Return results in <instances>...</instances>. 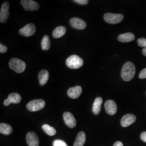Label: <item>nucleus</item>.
<instances>
[{
    "mask_svg": "<svg viewBox=\"0 0 146 146\" xmlns=\"http://www.w3.org/2000/svg\"><path fill=\"white\" fill-rule=\"evenodd\" d=\"M66 125L70 128H74L76 125V121L74 116L70 112H65L63 115Z\"/></svg>",
    "mask_w": 146,
    "mask_h": 146,
    "instance_id": "1a4fd4ad",
    "label": "nucleus"
},
{
    "mask_svg": "<svg viewBox=\"0 0 146 146\" xmlns=\"http://www.w3.org/2000/svg\"><path fill=\"white\" fill-rule=\"evenodd\" d=\"M86 139V134L84 131H80L76 136L73 146H84Z\"/></svg>",
    "mask_w": 146,
    "mask_h": 146,
    "instance_id": "a211bd4d",
    "label": "nucleus"
},
{
    "mask_svg": "<svg viewBox=\"0 0 146 146\" xmlns=\"http://www.w3.org/2000/svg\"><path fill=\"white\" fill-rule=\"evenodd\" d=\"M142 54L146 56V48H144L143 49H142Z\"/></svg>",
    "mask_w": 146,
    "mask_h": 146,
    "instance_id": "7c9ffc66",
    "label": "nucleus"
},
{
    "mask_svg": "<svg viewBox=\"0 0 146 146\" xmlns=\"http://www.w3.org/2000/svg\"><path fill=\"white\" fill-rule=\"evenodd\" d=\"M53 146H68L67 144L62 140H55L52 143Z\"/></svg>",
    "mask_w": 146,
    "mask_h": 146,
    "instance_id": "b1692460",
    "label": "nucleus"
},
{
    "mask_svg": "<svg viewBox=\"0 0 146 146\" xmlns=\"http://www.w3.org/2000/svg\"><path fill=\"white\" fill-rule=\"evenodd\" d=\"M135 39V35L131 33H126L120 34L118 36V40L121 42H130Z\"/></svg>",
    "mask_w": 146,
    "mask_h": 146,
    "instance_id": "dca6fc26",
    "label": "nucleus"
},
{
    "mask_svg": "<svg viewBox=\"0 0 146 146\" xmlns=\"http://www.w3.org/2000/svg\"><path fill=\"white\" fill-rule=\"evenodd\" d=\"M103 102V100L98 97L96 98L94 101V104L93 105V112L95 115H98L99 114L100 111L101 109V105Z\"/></svg>",
    "mask_w": 146,
    "mask_h": 146,
    "instance_id": "6ab92c4d",
    "label": "nucleus"
},
{
    "mask_svg": "<svg viewBox=\"0 0 146 146\" xmlns=\"http://www.w3.org/2000/svg\"><path fill=\"white\" fill-rule=\"evenodd\" d=\"M42 129L49 136L55 135L56 133L55 129L47 124H44L42 126Z\"/></svg>",
    "mask_w": 146,
    "mask_h": 146,
    "instance_id": "4be33fe9",
    "label": "nucleus"
},
{
    "mask_svg": "<svg viewBox=\"0 0 146 146\" xmlns=\"http://www.w3.org/2000/svg\"><path fill=\"white\" fill-rule=\"evenodd\" d=\"M45 105L46 102L43 100H34L27 104V108L30 111H36L42 110Z\"/></svg>",
    "mask_w": 146,
    "mask_h": 146,
    "instance_id": "20e7f679",
    "label": "nucleus"
},
{
    "mask_svg": "<svg viewBox=\"0 0 146 146\" xmlns=\"http://www.w3.org/2000/svg\"><path fill=\"white\" fill-rule=\"evenodd\" d=\"M21 101V95L17 93H11L8 97L7 99L4 101V105L5 106H8L11 103L19 104Z\"/></svg>",
    "mask_w": 146,
    "mask_h": 146,
    "instance_id": "4468645a",
    "label": "nucleus"
},
{
    "mask_svg": "<svg viewBox=\"0 0 146 146\" xmlns=\"http://www.w3.org/2000/svg\"><path fill=\"white\" fill-rule=\"evenodd\" d=\"M74 2L82 5H86L88 3V0H74Z\"/></svg>",
    "mask_w": 146,
    "mask_h": 146,
    "instance_id": "a878e982",
    "label": "nucleus"
},
{
    "mask_svg": "<svg viewBox=\"0 0 146 146\" xmlns=\"http://www.w3.org/2000/svg\"><path fill=\"white\" fill-rule=\"evenodd\" d=\"M9 4L8 2H4L1 8L0 11V21L2 23H5L9 16Z\"/></svg>",
    "mask_w": 146,
    "mask_h": 146,
    "instance_id": "0eeeda50",
    "label": "nucleus"
},
{
    "mask_svg": "<svg viewBox=\"0 0 146 146\" xmlns=\"http://www.w3.org/2000/svg\"><path fill=\"white\" fill-rule=\"evenodd\" d=\"M21 4L27 11H36L39 8L38 4L33 0H22Z\"/></svg>",
    "mask_w": 146,
    "mask_h": 146,
    "instance_id": "6e6552de",
    "label": "nucleus"
},
{
    "mask_svg": "<svg viewBox=\"0 0 146 146\" xmlns=\"http://www.w3.org/2000/svg\"><path fill=\"white\" fill-rule=\"evenodd\" d=\"M104 108L107 113L109 115H114L117 111V106L113 100L107 101L104 104Z\"/></svg>",
    "mask_w": 146,
    "mask_h": 146,
    "instance_id": "f8f14e48",
    "label": "nucleus"
},
{
    "mask_svg": "<svg viewBox=\"0 0 146 146\" xmlns=\"http://www.w3.org/2000/svg\"><path fill=\"white\" fill-rule=\"evenodd\" d=\"M50 47V42L49 37L47 35H45L43 37L41 42V47L42 50H47Z\"/></svg>",
    "mask_w": 146,
    "mask_h": 146,
    "instance_id": "5701e85b",
    "label": "nucleus"
},
{
    "mask_svg": "<svg viewBox=\"0 0 146 146\" xmlns=\"http://www.w3.org/2000/svg\"><path fill=\"white\" fill-rule=\"evenodd\" d=\"M84 64L83 60L78 55H73L66 60V65L68 68L76 69L81 68Z\"/></svg>",
    "mask_w": 146,
    "mask_h": 146,
    "instance_id": "7ed1b4c3",
    "label": "nucleus"
},
{
    "mask_svg": "<svg viewBox=\"0 0 146 146\" xmlns=\"http://www.w3.org/2000/svg\"><path fill=\"white\" fill-rule=\"evenodd\" d=\"M136 121V116L133 114H128L124 115L121 120V125L123 127H127L133 124Z\"/></svg>",
    "mask_w": 146,
    "mask_h": 146,
    "instance_id": "2eb2a0df",
    "label": "nucleus"
},
{
    "mask_svg": "<svg viewBox=\"0 0 146 146\" xmlns=\"http://www.w3.org/2000/svg\"><path fill=\"white\" fill-rule=\"evenodd\" d=\"M82 92V87L80 86H76L75 87L69 89L67 92V95L70 98L76 99H78L79 96H80Z\"/></svg>",
    "mask_w": 146,
    "mask_h": 146,
    "instance_id": "ddd939ff",
    "label": "nucleus"
},
{
    "mask_svg": "<svg viewBox=\"0 0 146 146\" xmlns=\"http://www.w3.org/2000/svg\"><path fill=\"white\" fill-rule=\"evenodd\" d=\"M26 142L29 146H39V139L36 134L31 131L28 133L26 135Z\"/></svg>",
    "mask_w": 146,
    "mask_h": 146,
    "instance_id": "9d476101",
    "label": "nucleus"
},
{
    "mask_svg": "<svg viewBox=\"0 0 146 146\" xmlns=\"http://www.w3.org/2000/svg\"><path fill=\"white\" fill-rule=\"evenodd\" d=\"M113 146H123V145L121 141H117L114 144Z\"/></svg>",
    "mask_w": 146,
    "mask_h": 146,
    "instance_id": "c756f323",
    "label": "nucleus"
},
{
    "mask_svg": "<svg viewBox=\"0 0 146 146\" xmlns=\"http://www.w3.org/2000/svg\"><path fill=\"white\" fill-rule=\"evenodd\" d=\"M70 25L74 28L83 30L86 28L87 26L86 23L84 21L78 17H74L70 20Z\"/></svg>",
    "mask_w": 146,
    "mask_h": 146,
    "instance_id": "9b49d317",
    "label": "nucleus"
},
{
    "mask_svg": "<svg viewBox=\"0 0 146 146\" xmlns=\"http://www.w3.org/2000/svg\"><path fill=\"white\" fill-rule=\"evenodd\" d=\"M36 32L35 26L33 23H29L21 28L19 34L25 37H30L33 35Z\"/></svg>",
    "mask_w": 146,
    "mask_h": 146,
    "instance_id": "423d86ee",
    "label": "nucleus"
},
{
    "mask_svg": "<svg viewBox=\"0 0 146 146\" xmlns=\"http://www.w3.org/2000/svg\"><path fill=\"white\" fill-rule=\"evenodd\" d=\"M49 72L46 70H41L38 75V78L39 80L40 84L41 86H43L47 83L49 79Z\"/></svg>",
    "mask_w": 146,
    "mask_h": 146,
    "instance_id": "f3484780",
    "label": "nucleus"
},
{
    "mask_svg": "<svg viewBox=\"0 0 146 146\" xmlns=\"http://www.w3.org/2000/svg\"><path fill=\"white\" fill-rule=\"evenodd\" d=\"M139 78L141 79H144L146 78V68L143 69L141 70L139 74Z\"/></svg>",
    "mask_w": 146,
    "mask_h": 146,
    "instance_id": "bb28decb",
    "label": "nucleus"
},
{
    "mask_svg": "<svg viewBox=\"0 0 146 146\" xmlns=\"http://www.w3.org/2000/svg\"><path fill=\"white\" fill-rule=\"evenodd\" d=\"M13 131V128L11 125L5 123H1L0 124V133L5 135H9Z\"/></svg>",
    "mask_w": 146,
    "mask_h": 146,
    "instance_id": "412c9836",
    "label": "nucleus"
},
{
    "mask_svg": "<svg viewBox=\"0 0 146 146\" xmlns=\"http://www.w3.org/2000/svg\"><path fill=\"white\" fill-rule=\"evenodd\" d=\"M9 67L16 73H23L26 67V64L24 61L17 58H13L9 62Z\"/></svg>",
    "mask_w": 146,
    "mask_h": 146,
    "instance_id": "f03ea898",
    "label": "nucleus"
},
{
    "mask_svg": "<svg viewBox=\"0 0 146 146\" xmlns=\"http://www.w3.org/2000/svg\"><path fill=\"white\" fill-rule=\"evenodd\" d=\"M140 137L142 141L145 142H146V131H144L141 133Z\"/></svg>",
    "mask_w": 146,
    "mask_h": 146,
    "instance_id": "c85d7f7f",
    "label": "nucleus"
},
{
    "mask_svg": "<svg viewBox=\"0 0 146 146\" xmlns=\"http://www.w3.org/2000/svg\"><path fill=\"white\" fill-rule=\"evenodd\" d=\"M66 33V28L64 26L56 27L52 32V36L55 38H58L63 36Z\"/></svg>",
    "mask_w": 146,
    "mask_h": 146,
    "instance_id": "aec40b11",
    "label": "nucleus"
},
{
    "mask_svg": "<svg viewBox=\"0 0 146 146\" xmlns=\"http://www.w3.org/2000/svg\"><path fill=\"white\" fill-rule=\"evenodd\" d=\"M104 21L110 24H117L123 20L124 16L121 14H113L108 13L104 15Z\"/></svg>",
    "mask_w": 146,
    "mask_h": 146,
    "instance_id": "39448f33",
    "label": "nucleus"
},
{
    "mask_svg": "<svg viewBox=\"0 0 146 146\" xmlns=\"http://www.w3.org/2000/svg\"><path fill=\"white\" fill-rule=\"evenodd\" d=\"M7 51V47L2 44H0V52L1 54L5 53Z\"/></svg>",
    "mask_w": 146,
    "mask_h": 146,
    "instance_id": "cd10ccee",
    "label": "nucleus"
},
{
    "mask_svg": "<svg viewBox=\"0 0 146 146\" xmlns=\"http://www.w3.org/2000/svg\"><path fill=\"white\" fill-rule=\"evenodd\" d=\"M138 45L141 47L146 48V38H139L137 41Z\"/></svg>",
    "mask_w": 146,
    "mask_h": 146,
    "instance_id": "393cba45",
    "label": "nucleus"
},
{
    "mask_svg": "<svg viewBox=\"0 0 146 146\" xmlns=\"http://www.w3.org/2000/svg\"><path fill=\"white\" fill-rule=\"evenodd\" d=\"M136 69L133 63L127 62L123 65L121 70V77L125 81H130L135 76Z\"/></svg>",
    "mask_w": 146,
    "mask_h": 146,
    "instance_id": "f257e3e1",
    "label": "nucleus"
}]
</instances>
